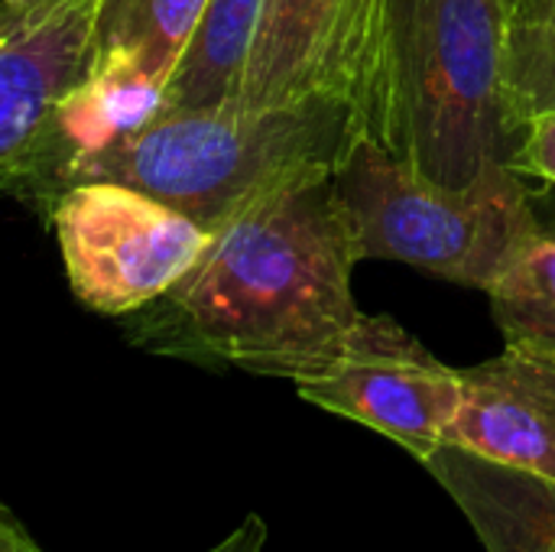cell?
<instances>
[{"label":"cell","instance_id":"cell-1","mask_svg":"<svg viewBox=\"0 0 555 552\" xmlns=\"http://www.w3.org/2000/svg\"><path fill=\"white\" fill-rule=\"evenodd\" d=\"M361 260L332 176L312 179L221 224L163 299L127 316V338L163 358L302 384L361 319Z\"/></svg>","mask_w":555,"mask_h":552},{"label":"cell","instance_id":"cell-2","mask_svg":"<svg viewBox=\"0 0 555 552\" xmlns=\"http://www.w3.org/2000/svg\"><path fill=\"white\" fill-rule=\"evenodd\" d=\"M361 137L354 107L325 98L276 107H159L137 130L72 159L52 182L49 208L72 185L120 182L215 234L270 195L335 176Z\"/></svg>","mask_w":555,"mask_h":552},{"label":"cell","instance_id":"cell-3","mask_svg":"<svg viewBox=\"0 0 555 552\" xmlns=\"http://www.w3.org/2000/svg\"><path fill=\"white\" fill-rule=\"evenodd\" d=\"M507 0H387L371 140L442 185L507 163Z\"/></svg>","mask_w":555,"mask_h":552},{"label":"cell","instance_id":"cell-4","mask_svg":"<svg viewBox=\"0 0 555 552\" xmlns=\"http://www.w3.org/2000/svg\"><path fill=\"white\" fill-rule=\"evenodd\" d=\"M332 182L364 260H397L485 293L540 228L511 163L452 189L361 137Z\"/></svg>","mask_w":555,"mask_h":552},{"label":"cell","instance_id":"cell-5","mask_svg":"<svg viewBox=\"0 0 555 552\" xmlns=\"http://www.w3.org/2000/svg\"><path fill=\"white\" fill-rule=\"evenodd\" d=\"M46 221L72 293L94 312L127 319L163 299L205 254L211 231L120 182L65 189Z\"/></svg>","mask_w":555,"mask_h":552},{"label":"cell","instance_id":"cell-6","mask_svg":"<svg viewBox=\"0 0 555 552\" xmlns=\"http://www.w3.org/2000/svg\"><path fill=\"white\" fill-rule=\"evenodd\" d=\"M387 0H263L234 104L341 101L374 120Z\"/></svg>","mask_w":555,"mask_h":552},{"label":"cell","instance_id":"cell-7","mask_svg":"<svg viewBox=\"0 0 555 552\" xmlns=\"http://www.w3.org/2000/svg\"><path fill=\"white\" fill-rule=\"evenodd\" d=\"M296 394L387 436L423 462L446 442L462 407V371L442 364L397 319L361 312L335 361L296 384Z\"/></svg>","mask_w":555,"mask_h":552},{"label":"cell","instance_id":"cell-8","mask_svg":"<svg viewBox=\"0 0 555 552\" xmlns=\"http://www.w3.org/2000/svg\"><path fill=\"white\" fill-rule=\"evenodd\" d=\"M446 442L555 485V355L507 345L462 368V407Z\"/></svg>","mask_w":555,"mask_h":552},{"label":"cell","instance_id":"cell-9","mask_svg":"<svg viewBox=\"0 0 555 552\" xmlns=\"http://www.w3.org/2000/svg\"><path fill=\"white\" fill-rule=\"evenodd\" d=\"M104 0H59L33 20L0 26V166L39 130L52 104L91 62Z\"/></svg>","mask_w":555,"mask_h":552},{"label":"cell","instance_id":"cell-10","mask_svg":"<svg viewBox=\"0 0 555 552\" xmlns=\"http://www.w3.org/2000/svg\"><path fill=\"white\" fill-rule=\"evenodd\" d=\"M488 552H555V485L442 442L420 462Z\"/></svg>","mask_w":555,"mask_h":552},{"label":"cell","instance_id":"cell-11","mask_svg":"<svg viewBox=\"0 0 555 552\" xmlns=\"http://www.w3.org/2000/svg\"><path fill=\"white\" fill-rule=\"evenodd\" d=\"M263 0H208L202 20L176 62L163 107H224L234 104L254 46Z\"/></svg>","mask_w":555,"mask_h":552},{"label":"cell","instance_id":"cell-12","mask_svg":"<svg viewBox=\"0 0 555 552\" xmlns=\"http://www.w3.org/2000/svg\"><path fill=\"white\" fill-rule=\"evenodd\" d=\"M488 299L507 345L555 355V224L537 228L491 283Z\"/></svg>","mask_w":555,"mask_h":552},{"label":"cell","instance_id":"cell-13","mask_svg":"<svg viewBox=\"0 0 555 552\" xmlns=\"http://www.w3.org/2000/svg\"><path fill=\"white\" fill-rule=\"evenodd\" d=\"M504 107L517 137L530 117L555 107V0H507Z\"/></svg>","mask_w":555,"mask_h":552},{"label":"cell","instance_id":"cell-14","mask_svg":"<svg viewBox=\"0 0 555 552\" xmlns=\"http://www.w3.org/2000/svg\"><path fill=\"white\" fill-rule=\"evenodd\" d=\"M208 0H104L98 49L133 55L156 81H169Z\"/></svg>","mask_w":555,"mask_h":552},{"label":"cell","instance_id":"cell-15","mask_svg":"<svg viewBox=\"0 0 555 552\" xmlns=\"http://www.w3.org/2000/svg\"><path fill=\"white\" fill-rule=\"evenodd\" d=\"M511 169L555 185V107L530 117L511 153Z\"/></svg>","mask_w":555,"mask_h":552},{"label":"cell","instance_id":"cell-16","mask_svg":"<svg viewBox=\"0 0 555 552\" xmlns=\"http://www.w3.org/2000/svg\"><path fill=\"white\" fill-rule=\"evenodd\" d=\"M263 547H267V524L257 514H250L224 540H218L205 552H263Z\"/></svg>","mask_w":555,"mask_h":552},{"label":"cell","instance_id":"cell-17","mask_svg":"<svg viewBox=\"0 0 555 552\" xmlns=\"http://www.w3.org/2000/svg\"><path fill=\"white\" fill-rule=\"evenodd\" d=\"M0 552H46L7 504H0Z\"/></svg>","mask_w":555,"mask_h":552},{"label":"cell","instance_id":"cell-18","mask_svg":"<svg viewBox=\"0 0 555 552\" xmlns=\"http://www.w3.org/2000/svg\"><path fill=\"white\" fill-rule=\"evenodd\" d=\"M59 0H0L3 13L10 20H33V16H42L46 10H52Z\"/></svg>","mask_w":555,"mask_h":552},{"label":"cell","instance_id":"cell-19","mask_svg":"<svg viewBox=\"0 0 555 552\" xmlns=\"http://www.w3.org/2000/svg\"><path fill=\"white\" fill-rule=\"evenodd\" d=\"M3 20H7V13H3V7H0V26H3Z\"/></svg>","mask_w":555,"mask_h":552}]
</instances>
